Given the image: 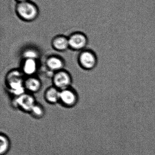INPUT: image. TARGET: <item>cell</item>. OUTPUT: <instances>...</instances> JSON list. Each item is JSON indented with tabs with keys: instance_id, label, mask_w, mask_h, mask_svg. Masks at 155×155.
<instances>
[{
	"instance_id": "cell-1",
	"label": "cell",
	"mask_w": 155,
	"mask_h": 155,
	"mask_svg": "<svg viewBox=\"0 0 155 155\" xmlns=\"http://www.w3.org/2000/svg\"><path fill=\"white\" fill-rule=\"evenodd\" d=\"M22 71L12 70L9 72L5 78V83L10 93L17 97L26 93L24 85L25 80Z\"/></svg>"
},
{
	"instance_id": "cell-2",
	"label": "cell",
	"mask_w": 155,
	"mask_h": 155,
	"mask_svg": "<svg viewBox=\"0 0 155 155\" xmlns=\"http://www.w3.org/2000/svg\"><path fill=\"white\" fill-rule=\"evenodd\" d=\"M15 12L18 17L26 22H31L35 20L39 14V8L36 4L30 0L18 3L15 7Z\"/></svg>"
},
{
	"instance_id": "cell-3",
	"label": "cell",
	"mask_w": 155,
	"mask_h": 155,
	"mask_svg": "<svg viewBox=\"0 0 155 155\" xmlns=\"http://www.w3.org/2000/svg\"><path fill=\"white\" fill-rule=\"evenodd\" d=\"M78 61L82 68L90 71L96 67L98 60L96 54L93 51L83 50L78 56Z\"/></svg>"
},
{
	"instance_id": "cell-4",
	"label": "cell",
	"mask_w": 155,
	"mask_h": 155,
	"mask_svg": "<svg viewBox=\"0 0 155 155\" xmlns=\"http://www.w3.org/2000/svg\"><path fill=\"white\" fill-rule=\"evenodd\" d=\"M36 102L34 97L31 93H25L17 97H15L13 104L15 107L22 111L30 113Z\"/></svg>"
},
{
	"instance_id": "cell-5",
	"label": "cell",
	"mask_w": 155,
	"mask_h": 155,
	"mask_svg": "<svg viewBox=\"0 0 155 155\" xmlns=\"http://www.w3.org/2000/svg\"><path fill=\"white\" fill-rule=\"evenodd\" d=\"M53 86L61 90L71 87L72 78L71 74L63 70L55 73L52 77Z\"/></svg>"
},
{
	"instance_id": "cell-6",
	"label": "cell",
	"mask_w": 155,
	"mask_h": 155,
	"mask_svg": "<svg viewBox=\"0 0 155 155\" xmlns=\"http://www.w3.org/2000/svg\"><path fill=\"white\" fill-rule=\"evenodd\" d=\"M69 48L74 51H83L88 44V39L83 33L77 32L68 37Z\"/></svg>"
},
{
	"instance_id": "cell-7",
	"label": "cell",
	"mask_w": 155,
	"mask_h": 155,
	"mask_svg": "<svg viewBox=\"0 0 155 155\" xmlns=\"http://www.w3.org/2000/svg\"><path fill=\"white\" fill-rule=\"evenodd\" d=\"M77 93L71 87L60 91L59 102L64 106L72 107L76 105L78 102Z\"/></svg>"
},
{
	"instance_id": "cell-8",
	"label": "cell",
	"mask_w": 155,
	"mask_h": 155,
	"mask_svg": "<svg viewBox=\"0 0 155 155\" xmlns=\"http://www.w3.org/2000/svg\"><path fill=\"white\" fill-rule=\"evenodd\" d=\"M45 65L48 70L54 72L55 73L64 70L65 63L61 57L56 55H52L46 59Z\"/></svg>"
},
{
	"instance_id": "cell-9",
	"label": "cell",
	"mask_w": 155,
	"mask_h": 155,
	"mask_svg": "<svg viewBox=\"0 0 155 155\" xmlns=\"http://www.w3.org/2000/svg\"><path fill=\"white\" fill-rule=\"evenodd\" d=\"M52 45L54 50L58 51H64L69 48L68 37L64 35H57L53 39Z\"/></svg>"
},
{
	"instance_id": "cell-10",
	"label": "cell",
	"mask_w": 155,
	"mask_h": 155,
	"mask_svg": "<svg viewBox=\"0 0 155 155\" xmlns=\"http://www.w3.org/2000/svg\"><path fill=\"white\" fill-rule=\"evenodd\" d=\"M22 68V71L24 74L29 77L33 76L37 71V61L33 59H24Z\"/></svg>"
},
{
	"instance_id": "cell-11",
	"label": "cell",
	"mask_w": 155,
	"mask_h": 155,
	"mask_svg": "<svg viewBox=\"0 0 155 155\" xmlns=\"http://www.w3.org/2000/svg\"><path fill=\"white\" fill-rule=\"evenodd\" d=\"M25 90L30 93H36L39 92L42 87L41 80L37 78L30 76L25 80Z\"/></svg>"
},
{
	"instance_id": "cell-12",
	"label": "cell",
	"mask_w": 155,
	"mask_h": 155,
	"mask_svg": "<svg viewBox=\"0 0 155 155\" xmlns=\"http://www.w3.org/2000/svg\"><path fill=\"white\" fill-rule=\"evenodd\" d=\"M60 90L54 86L47 88L44 94L45 101L50 104H55L60 101Z\"/></svg>"
},
{
	"instance_id": "cell-13",
	"label": "cell",
	"mask_w": 155,
	"mask_h": 155,
	"mask_svg": "<svg viewBox=\"0 0 155 155\" xmlns=\"http://www.w3.org/2000/svg\"><path fill=\"white\" fill-rule=\"evenodd\" d=\"M45 109L40 104L36 103L30 114L36 118H41L43 117L45 115Z\"/></svg>"
},
{
	"instance_id": "cell-14",
	"label": "cell",
	"mask_w": 155,
	"mask_h": 155,
	"mask_svg": "<svg viewBox=\"0 0 155 155\" xmlns=\"http://www.w3.org/2000/svg\"><path fill=\"white\" fill-rule=\"evenodd\" d=\"M0 138H1L0 153L1 155H3L5 154L9 150L10 143H9V140L5 136L1 135Z\"/></svg>"
},
{
	"instance_id": "cell-15",
	"label": "cell",
	"mask_w": 155,
	"mask_h": 155,
	"mask_svg": "<svg viewBox=\"0 0 155 155\" xmlns=\"http://www.w3.org/2000/svg\"><path fill=\"white\" fill-rule=\"evenodd\" d=\"M22 56L24 59L37 60L39 55V53L36 50L33 49H28L24 51Z\"/></svg>"
},
{
	"instance_id": "cell-16",
	"label": "cell",
	"mask_w": 155,
	"mask_h": 155,
	"mask_svg": "<svg viewBox=\"0 0 155 155\" xmlns=\"http://www.w3.org/2000/svg\"><path fill=\"white\" fill-rule=\"evenodd\" d=\"M18 3L23 2H26V1H29V0H15Z\"/></svg>"
}]
</instances>
